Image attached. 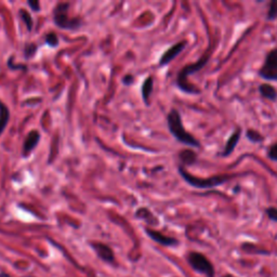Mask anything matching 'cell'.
I'll return each instance as SVG.
<instances>
[{"mask_svg":"<svg viewBox=\"0 0 277 277\" xmlns=\"http://www.w3.org/2000/svg\"><path fill=\"white\" fill-rule=\"evenodd\" d=\"M211 57V50L206 51V53L202 55V57L197 61V62L193 63V64H188L186 66H184L183 69L178 74L177 77V85L178 87L180 88V90H182L183 92L188 94H199L200 90L197 89L195 86H193L192 84H189L187 82V76L192 75V74H195L197 72H199L201 69H204L206 66V64L209 62V59Z\"/></svg>","mask_w":277,"mask_h":277,"instance_id":"6da1fadb","label":"cell"},{"mask_svg":"<svg viewBox=\"0 0 277 277\" xmlns=\"http://www.w3.org/2000/svg\"><path fill=\"white\" fill-rule=\"evenodd\" d=\"M167 122L170 133L174 135L177 141L189 147H200V143L192 134L188 133L182 124L180 113L177 109H171L167 116Z\"/></svg>","mask_w":277,"mask_h":277,"instance_id":"7a4b0ae2","label":"cell"},{"mask_svg":"<svg viewBox=\"0 0 277 277\" xmlns=\"http://www.w3.org/2000/svg\"><path fill=\"white\" fill-rule=\"evenodd\" d=\"M179 174L186 181L187 184L195 188H200V189H207V188H213L222 185V184L226 183L230 180L229 176H214L210 178H197L194 177L184 169L182 166L179 167Z\"/></svg>","mask_w":277,"mask_h":277,"instance_id":"3957f363","label":"cell"},{"mask_svg":"<svg viewBox=\"0 0 277 277\" xmlns=\"http://www.w3.org/2000/svg\"><path fill=\"white\" fill-rule=\"evenodd\" d=\"M70 3L60 2L53 10V22L57 26L63 29H77L82 26V20L78 17L71 18L69 16Z\"/></svg>","mask_w":277,"mask_h":277,"instance_id":"277c9868","label":"cell"},{"mask_svg":"<svg viewBox=\"0 0 277 277\" xmlns=\"http://www.w3.org/2000/svg\"><path fill=\"white\" fill-rule=\"evenodd\" d=\"M187 261L190 267H192L197 272L206 275L207 277H213L214 269L211 262L208 260V258L205 257L199 252H189L187 256Z\"/></svg>","mask_w":277,"mask_h":277,"instance_id":"5b68a950","label":"cell"},{"mask_svg":"<svg viewBox=\"0 0 277 277\" xmlns=\"http://www.w3.org/2000/svg\"><path fill=\"white\" fill-rule=\"evenodd\" d=\"M259 75L266 81L277 82V49H273L267 54Z\"/></svg>","mask_w":277,"mask_h":277,"instance_id":"8992f818","label":"cell"},{"mask_svg":"<svg viewBox=\"0 0 277 277\" xmlns=\"http://www.w3.org/2000/svg\"><path fill=\"white\" fill-rule=\"evenodd\" d=\"M186 44H187L186 41H180L178 42V44L170 47L168 50H166L165 53L162 55V58L159 59V65L165 66L169 64L172 60L176 59L178 55L184 50V48L186 47Z\"/></svg>","mask_w":277,"mask_h":277,"instance_id":"52a82bcc","label":"cell"},{"mask_svg":"<svg viewBox=\"0 0 277 277\" xmlns=\"http://www.w3.org/2000/svg\"><path fill=\"white\" fill-rule=\"evenodd\" d=\"M91 247L96 252L98 258H101L103 261L105 262H114L115 257L114 252L110 249L107 245L102 243H92Z\"/></svg>","mask_w":277,"mask_h":277,"instance_id":"ba28073f","label":"cell"},{"mask_svg":"<svg viewBox=\"0 0 277 277\" xmlns=\"http://www.w3.org/2000/svg\"><path fill=\"white\" fill-rule=\"evenodd\" d=\"M145 232H146L147 235H149L153 239L154 242H156V243L161 244L163 246H167V247H171V246H176V245L179 244V242H178L176 238L166 236V235H164V234L159 233L157 231L146 229Z\"/></svg>","mask_w":277,"mask_h":277,"instance_id":"9c48e42d","label":"cell"},{"mask_svg":"<svg viewBox=\"0 0 277 277\" xmlns=\"http://www.w3.org/2000/svg\"><path fill=\"white\" fill-rule=\"evenodd\" d=\"M40 140V133L37 130H33L28 133L25 141H24L22 153L24 156H27L30 152H33L37 144L39 143Z\"/></svg>","mask_w":277,"mask_h":277,"instance_id":"30bf717a","label":"cell"},{"mask_svg":"<svg viewBox=\"0 0 277 277\" xmlns=\"http://www.w3.org/2000/svg\"><path fill=\"white\" fill-rule=\"evenodd\" d=\"M241 130H236L235 132H233L231 137L229 138V140H227V142L225 143V146H224V149L222 151V153H220V156H222V157H227L229 155H231V154L233 153V151L235 150V147L238 143V141L239 139H241Z\"/></svg>","mask_w":277,"mask_h":277,"instance_id":"8fae6325","label":"cell"},{"mask_svg":"<svg viewBox=\"0 0 277 277\" xmlns=\"http://www.w3.org/2000/svg\"><path fill=\"white\" fill-rule=\"evenodd\" d=\"M259 91L264 98H268L270 101L277 100V91L273 86L269 84H262L259 86Z\"/></svg>","mask_w":277,"mask_h":277,"instance_id":"7c38bea8","label":"cell"},{"mask_svg":"<svg viewBox=\"0 0 277 277\" xmlns=\"http://www.w3.org/2000/svg\"><path fill=\"white\" fill-rule=\"evenodd\" d=\"M10 119V112L4 103L0 101V135L4 131Z\"/></svg>","mask_w":277,"mask_h":277,"instance_id":"4fadbf2b","label":"cell"},{"mask_svg":"<svg viewBox=\"0 0 277 277\" xmlns=\"http://www.w3.org/2000/svg\"><path fill=\"white\" fill-rule=\"evenodd\" d=\"M179 158L183 165L192 166L197 162L196 153L190 150H184L179 154Z\"/></svg>","mask_w":277,"mask_h":277,"instance_id":"5bb4252c","label":"cell"},{"mask_svg":"<svg viewBox=\"0 0 277 277\" xmlns=\"http://www.w3.org/2000/svg\"><path fill=\"white\" fill-rule=\"evenodd\" d=\"M153 85H154L153 77H147L142 85V97L147 105H149L150 96L153 92Z\"/></svg>","mask_w":277,"mask_h":277,"instance_id":"9a60e30c","label":"cell"},{"mask_svg":"<svg viewBox=\"0 0 277 277\" xmlns=\"http://www.w3.org/2000/svg\"><path fill=\"white\" fill-rule=\"evenodd\" d=\"M18 14H20V17H21V20L24 22V24H25L27 29H28V32H30V30L33 29V26H34V22H33V17L32 15H30V13L28 11H26L25 9H21L20 11H18Z\"/></svg>","mask_w":277,"mask_h":277,"instance_id":"2e32d148","label":"cell"},{"mask_svg":"<svg viewBox=\"0 0 277 277\" xmlns=\"http://www.w3.org/2000/svg\"><path fill=\"white\" fill-rule=\"evenodd\" d=\"M246 137H247V139L254 143H261L264 140L263 135L260 134V132L252 130V129H249V130L246 132Z\"/></svg>","mask_w":277,"mask_h":277,"instance_id":"e0dca14e","label":"cell"},{"mask_svg":"<svg viewBox=\"0 0 277 277\" xmlns=\"http://www.w3.org/2000/svg\"><path fill=\"white\" fill-rule=\"evenodd\" d=\"M277 18V0H272L270 3V8L268 12V20L274 21Z\"/></svg>","mask_w":277,"mask_h":277,"instance_id":"ac0fdd59","label":"cell"},{"mask_svg":"<svg viewBox=\"0 0 277 277\" xmlns=\"http://www.w3.org/2000/svg\"><path fill=\"white\" fill-rule=\"evenodd\" d=\"M46 44L50 47H57L59 45V38L58 36L55 35L54 33H50V34H47L46 35V38H45Z\"/></svg>","mask_w":277,"mask_h":277,"instance_id":"d6986e66","label":"cell"},{"mask_svg":"<svg viewBox=\"0 0 277 277\" xmlns=\"http://www.w3.org/2000/svg\"><path fill=\"white\" fill-rule=\"evenodd\" d=\"M135 215H137L138 218H143V219L147 220V222H151L150 218L153 217V214H152L149 210H147L146 208H141V209H139V210L137 211V213H135Z\"/></svg>","mask_w":277,"mask_h":277,"instance_id":"ffe728a7","label":"cell"},{"mask_svg":"<svg viewBox=\"0 0 277 277\" xmlns=\"http://www.w3.org/2000/svg\"><path fill=\"white\" fill-rule=\"evenodd\" d=\"M37 50V47L34 44H27L24 47V54L26 58H32Z\"/></svg>","mask_w":277,"mask_h":277,"instance_id":"44dd1931","label":"cell"},{"mask_svg":"<svg viewBox=\"0 0 277 277\" xmlns=\"http://www.w3.org/2000/svg\"><path fill=\"white\" fill-rule=\"evenodd\" d=\"M266 213L270 220L277 222V208L275 207H269L266 209Z\"/></svg>","mask_w":277,"mask_h":277,"instance_id":"7402d4cb","label":"cell"},{"mask_svg":"<svg viewBox=\"0 0 277 277\" xmlns=\"http://www.w3.org/2000/svg\"><path fill=\"white\" fill-rule=\"evenodd\" d=\"M268 157L273 162H277V143L273 144L270 147V150L268 152Z\"/></svg>","mask_w":277,"mask_h":277,"instance_id":"603a6c76","label":"cell"},{"mask_svg":"<svg viewBox=\"0 0 277 277\" xmlns=\"http://www.w3.org/2000/svg\"><path fill=\"white\" fill-rule=\"evenodd\" d=\"M28 5L30 7V9H33L34 11H39L40 10V4L39 1H37V0H28Z\"/></svg>","mask_w":277,"mask_h":277,"instance_id":"cb8c5ba5","label":"cell"},{"mask_svg":"<svg viewBox=\"0 0 277 277\" xmlns=\"http://www.w3.org/2000/svg\"><path fill=\"white\" fill-rule=\"evenodd\" d=\"M124 83L126 84V85H131L132 83H133V77L131 76V75H128V76H126L125 77V79H124Z\"/></svg>","mask_w":277,"mask_h":277,"instance_id":"d4e9b609","label":"cell"},{"mask_svg":"<svg viewBox=\"0 0 277 277\" xmlns=\"http://www.w3.org/2000/svg\"><path fill=\"white\" fill-rule=\"evenodd\" d=\"M0 277H11V276L8 275L7 273H1V274H0Z\"/></svg>","mask_w":277,"mask_h":277,"instance_id":"484cf974","label":"cell"},{"mask_svg":"<svg viewBox=\"0 0 277 277\" xmlns=\"http://www.w3.org/2000/svg\"><path fill=\"white\" fill-rule=\"evenodd\" d=\"M223 277H233L232 275H225V276H223Z\"/></svg>","mask_w":277,"mask_h":277,"instance_id":"4316f807","label":"cell"}]
</instances>
